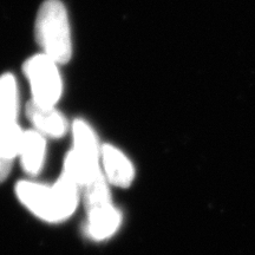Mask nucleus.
I'll use <instances>...</instances> for the list:
<instances>
[{
    "mask_svg": "<svg viewBox=\"0 0 255 255\" xmlns=\"http://www.w3.org/2000/svg\"><path fill=\"white\" fill-rule=\"evenodd\" d=\"M12 164H13V159L0 157V182L6 180V177L11 173Z\"/></svg>",
    "mask_w": 255,
    "mask_h": 255,
    "instance_id": "obj_13",
    "label": "nucleus"
},
{
    "mask_svg": "<svg viewBox=\"0 0 255 255\" xmlns=\"http://www.w3.org/2000/svg\"><path fill=\"white\" fill-rule=\"evenodd\" d=\"M36 38L43 53L57 64H65L71 58L69 17L60 0H45L41 4L36 19Z\"/></svg>",
    "mask_w": 255,
    "mask_h": 255,
    "instance_id": "obj_2",
    "label": "nucleus"
},
{
    "mask_svg": "<svg viewBox=\"0 0 255 255\" xmlns=\"http://www.w3.org/2000/svg\"><path fill=\"white\" fill-rule=\"evenodd\" d=\"M100 173H102L100 162L83 157L73 149L66 155L64 162V174L71 177L78 186H85Z\"/></svg>",
    "mask_w": 255,
    "mask_h": 255,
    "instance_id": "obj_9",
    "label": "nucleus"
},
{
    "mask_svg": "<svg viewBox=\"0 0 255 255\" xmlns=\"http://www.w3.org/2000/svg\"><path fill=\"white\" fill-rule=\"evenodd\" d=\"M72 135L75 142L73 150L77 151L83 157L100 162L101 149L98 145V139L87 122L76 120L72 126Z\"/></svg>",
    "mask_w": 255,
    "mask_h": 255,
    "instance_id": "obj_10",
    "label": "nucleus"
},
{
    "mask_svg": "<svg viewBox=\"0 0 255 255\" xmlns=\"http://www.w3.org/2000/svg\"><path fill=\"white\" fill-rule=\"evenodd\" d=\"M26 115L38 132L53 138L64 136L68 129L65 117L55 107H43L31 101L26 107Z\"/></svg>",
    "mask_w": 255,
    "mask_h": 255,
    "instance_id": "obj_5",
    "label": "nucleus"
},
{
    "mask_svg": "<svg viewBox=\"0 0 255 255\" xmlns=\"http://www.w3.org/2000/svg\"><path fill=\"white\" fill-rule=\"evenodd\" d=\"M20 202L47 222H60L75 213L78 205V184L64 174L53 186L21 181L15 186Z\"/></svg>",
    "mask_w": 255,
    "mask_h": 255,
    "instance_id": "obj_1",
    "label": "nucleus"
},
{
    "mask_svg": "<svg viewBox=\"0 0 255 255\" xmlns=\"http://www.w3.org/2000/svg\"><path fill=\"white\" fill-rule=\"evenodd\" d=\"M90 235L96 240H103L111 237L117 231L122 221L120 212L111 203L95 207L88 210Z\"/></svg>",
    "mask_w": 255,
    "mask_h": 255,
    "instance_id": "obj_7",
    "label": "nucleus"
},
{
    "mask_svg": "<svg viewBox=\"0 0 255 255\" xmlns=\"http://www.w3.org/2000/svg\"><path fill=\"white\" fill-rule=\"evenodd\" d=\"M18 89L13 75L0 76V126L17 123Z\"/></svg>",
    "mask_w": 255,
    "mask_h": 255,
    "instance_id": "obj_8",
    "label": "nucleus"
},
{
    "mask_svg": "<svg viewBox=\"0 0 255 255\" xmlns=\"http://www.w3.org/2000/svg\"><path fill=\"white\" fill-rule=\"evenodd\" d=\"M46 142L44 136L37 130L24 131L19 157L24 170L30 175H37L41 170L45 159Z\"/></svg>",
    "mask_w": 255,
    "mask_h": 255,
    "instance_id": "obj_6",
    "label": "nucleus"
},
{
    "mask_svg": "<svg viewBox=\"0 0 255 255\" xmlns=\"http://www.w3.org/2000/svg\"><path fill=\"white\" fill-rule=\"evenodd\" d=\"M57 65L45 53L31 57L24 64V73L33 95L32 101L43 107H55L62 96L63 83Z\"/></svg>",
    "mask_w": 255,
    "mask_h": 255,
    "instance_id": "obj_3",
    "label": "nucleus"
},
{
    "mask_svg": "<svg viewBox=\"0 0 255 255\" xmlns=\"http://www.w3.org/2000/svg\"><path fill=\"white\" fill-rule=\"evenodd\" d=\"M85 206L88 210L111 203L110 191L104 175L100 173L85 184Z\"/></svg>",
    "mask_w": 255,
    "mask_h": 255,
    "instance_id": "obj_12",
    "label": "nucleus"
},
{
    "mask_svg": "<svg viewBox=\"0 0 255 255\" xmlns=\"http://www.w3.org/2000/svg\"><path fill=\"white\" fill-rule=\"evenodd\" d=\"M23 135L17 123L0 126V157L13 159L19 155Z\"/></svg>",
    "mask_w": 255,
    "mask_h": 255,
    "instance_id": "obj_11",
    "label": "nucleus"
},
{
    "mask_svg": "<svg viewBox=\"0 0 255 255\" xmlns=\"http://www.w3.org/2000/svg\"><path fill=\"white\" fill-rule=\"evenodd\" d=\"M101 158L108 182L120 188H127L132 183L135 169L122 151L113 145L105 144L101 148Z\"/></svg>",
    "mask_w": 255,
    "mask_h": 255,
    "instance_id": "obj_4",
    "label": "nucleus"
}]
</instances>
